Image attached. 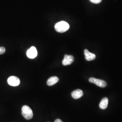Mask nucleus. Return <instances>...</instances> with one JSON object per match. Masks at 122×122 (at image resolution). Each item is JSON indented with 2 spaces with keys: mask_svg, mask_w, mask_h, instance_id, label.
<instances>
[{
  "mask_svg": "<svg viewBox=\"0 0 122 122\" xmlns=\"http://www.w3.org/2000/svg\"><path fill=\"white\" fill-rule=\"evenodd\" d=\"M70 26L67 22L61 21L56 24L55 25V29L57 32L64 33L68 30Z\"/></svg>",
  "mask_w": 122,
  "mask_h": 122,
  "instance_id": "nucleus-1",
  "label": "nucleus"
},
{
  "mask_svg": "<svg viewBox=\"0 0 122 122\" xmlns=\"http://www.w3.org/2000/svg\"><path fill=\"white\" fill-rule=\"evenodd\" d=\"M22 114L23 116L27 120L31 119L33 117L32 110L27 105H24L22 107Z\"/></svg>",
  "mask_w": 122,
  "mask_h": 122,
  "instance_id": "nucleus-2",
  "label": "nucleus"
},
{
  "mask_svg": "<svg viewBox=\"0 0 122 122\" xmlns=\"http://www.w3.org/2000/svg\"><path fill=\"white\" fill-rule=\"evenodd\" d=\"M89 81L90 82L94 83L96 85V86L101 88H105L107 86V83L106 81L100 79L91 77L89 79Z\"/></svg>",
  "mask_w": 122,
  "mask_h": 122,
  "instance_id": "nucleus-3",
  "label": "nucleus"
},
{
  "mask_svg": "<svg viewBox=\"0 0 122 122\" xmlns=\"http://www.w3.org/2000/svg\"><path fill=\"white\" fill-rule=\"evenodd\" d=\"M7 82L9 85L12 86H17L20 84V80L15 76H11L8 78Z\"/></svg>",
  "mask_w": 122,
  "mask_h": 122,
  "instance_id": "nucleus-4",
  "label": "nucleus"
},
{
  "mask_svg": "<svg viewBox=\"0 0 122 122\" xmlns=\"http://www.w3.org/2000/svg\"><path fill=\"white\" fill-rule=\"evenodd\" d=\"M37 51L35 47H32L29 49L27 52V56L31 59L35 58L37 56Z\"/></svg>",
  "mask_w": 122,
  "mask_h": 122,
  "instance_id": "nucleus-5",
  "label": "nucleus"
},
{
  "mask_svg": "<svg viewBox=\"0 0 122 122\" xmlns=\"http://www.w3.org/2000/svg\"><path fill=\"white\" fill-rule=\"evenodd\" d=\"M74 61V57L72 55H65L62 63L63 66H68L71 65Z\"/></svg>",
  "mask_w": 122,
  "mask_h": 122,
  "instance_id": "nucleus-6",
  "label": "nucleus"
},
{
  "mask_svg": "<svg viewBox=\"0 0 122 122\" xmlns=\"http://www.w3.org/2000/svg\"><path fill=\"white\" fill-rule=\"evenodd\" d=\"M84 54L85 56V58L87 61L94 60L96 57V56L94 53L90 52L87 49H85L84 50Z\"/></svg>",
  "mask_w": 122,
  "mask_h": 122,
  "instance_id": "nucleus-7",
  "label": "nucleus"
},
{
  "mask_svg": "<svg viewBox=\"0 0 122 122\" xmlns=\"http://www.w3.org/2000/svg\"><path fill=\"white\" fill-rule=\"evenodd\" d=\"M71 95L73 99L76 100L81 98L83 96V92L82 90L80 89H77L72 92Z\"/></svg>",
  "mask_w": 122,
  "mask_h": 122,
  "instance_id": "nucleus-8",
  "label": "nucleus"
},
{
  "mask_svg": "<svg viewBox=\"0 0 122 122\" xmlns=\"http://www.w3.org/2000/svg\"><path fill=\"white\" fill-rule=\"evenodd\" d=\"M108 103H109V100L108 98L107 97L104 98L100 101V103L99 104V106L100 109H106L108 107Z\"/></svg>",
  "mask_w": 122,
  "mask_h": 122,
  "instance_id": "nucleus-9",
  "label": "nucleus"
},
{
  "mask_svg": "<svg viewBox=\"0 0 122 122\" xmlns=\"http://www.w3.org/2000/svg\"><path fill=\"white\" fill-rule=\"evenodd\" d=\"M59 81V79L57 76H52L48 79L47 84L48 86H52Z\"/></svg>",
  "mask_w": 122,
  "mask_h": 122,
  "instance_id": "nucleus-10",
  "label": "nucleus"
},
{
  "mask_svg": "<svg viewBox=\"0 0 122 122\" xmlns=\"http://www.w3.org/2000/svg\"><path fill=\"white\" fill-rule=\"evenodd\" d=\"M5 52V48L4 47H0V54H4Z\"/></svg>",
  "mask_w": 122,
  "mask_h": 122,
  "instance_id": "nucleus-11",
  "label": "nucleus"
},
{
  "mask_svg": "<svg viewBox=\"0 0 122 122\" xmlns=\"http://www.w3.org/2000/svg\"><path fill=\"white\" fill-rule=\"evenodd\" d=\"M92 3H95V4H99L102 1V0H90Z\"/></svg>",
  "mask_w": 122,
  "mask_h": 122,
  "instance_id": "nucleus-12",
  "label": "nucleus"
},
{
  "mask_svg": "<svg viewBox=\"0 0 122 122\" xmlns=\"http://www.w3.org/2000/svg\"><path fill=\"white\" fill-rule=\"evenodd\" d=\"M54 122H63L61 120V119H57L56 120H55V121Z\"/></svg>",
  "mask_w": 122,
  "mask_h": 122,
  "instance_id": "nucleus-13",
  "label": "nucleus"
}]
</instances>
